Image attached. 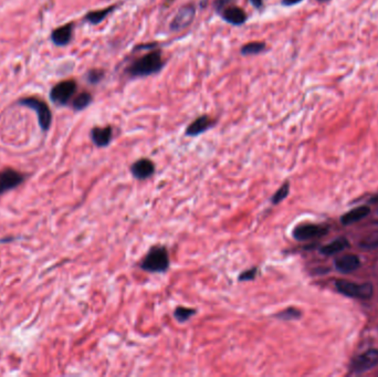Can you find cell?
Here are the masks:
<instances>
[{
	"mask_svg": "<svg viewBox=\"0 0 378 377\" xmlns=\"http://www.w3.org/2000/svg\"><path fill=\"white\" fill-rule=\"evenodd\" d=\"M164 67L160 51H152L136 59L126 69V73L133 78H142L159 72Z\"/></svg>",
	"mask_w": 378,
	"mask_h": 377,
	"instance_id": "1",
	"label": "cell"
},
{
	"mask_svg": "<svg viewBox=\"0 0 378 377\" xmlns=\"http://www.w3.org/2000/svg\"><path fill=\"white\" fill-rule=\"evenodd\" d=\"M170 256L165 247L156 246L153 247L149 254L142 260L139 267L146 272H152V274H160L165 272L170 268Z\"/></svg>",
	"mask_w": 378,
	"mask_h": 377,
	"instance_id": "2",
	"label": "cell"
},
{
	"mask_svg": "<svg viewBox=\"0 0 378 377\" xmlns=\"http://www.w3.org/2000/svg\"><path fill=\"white\" fill-rule=\"evenodd\" d=\"M336 289L342 295L356 299H370L373 296V285L370 283H354L345 280H339L335 283Z\"/></svg>",
	"mask_w": 378,
	"mask_h": 377,
	"instance_id": "3",
	"label": "cell"
},
{
	"mask_svg": "<svg viewBox=\"0 0 378 377\" xmlns=\"http://www.w3.org/2000/svg\"><path fill=\"white\" fill-rule=\"evenodd\" d=\"M20 104H23V106L30 108L37 112L38 121L42 131H48L50 129V125L52 122V114L46 102L37 99V97H28V99L21 100Z\"/></svg>",
	"mask_w": 378,
	"mask_h": 377,
	"instance_id": "4",
	"label": "cell"
},
{
	"mask_svg": "<svg viewBox=\"0 0 378 377\" xmlns=\"http://www.w3.org/2000/svg\"><path fill=\"white\" fill-rule=\"evenodd\" d=\"M76 91V83L72 80H67L58 83L57 86H54L50 92L51 100L60 104V106H65L70 100L72 99Z\"/></svg>",
	"mask_w": 378,
	"mask_h": 377,
	"instance_id": "5",
	"label": "cell"
},
{
	"mask_svg": "<svg viewBox=\"0 0 378 377\" xmlns=\"http://www.w3.org/2000/svg\"><path fill=\"white\" fill-rule=\"evenodd\" d=\"M196 16V7L193 4L181 7L171 23V30L177 32L191 26Z\"/></svg>",
	"mask_w": 378,
	"mask_h": 377,
	"instance_id": "6",
	"label": "cell"
},
{
	"mask_svg": "<svg viewBox=\"0 0 378 377\" xmlns=\"http://www.w3.org/2000/svg\"><path fill=\"white\" fill-rule=\"evenodd\" d=\"M328 233V228L322 225H315V223H305V225H300L294 228L293 237L294 239L299 241L311 240L313 238L324 236Z\"/></svg>",
	"mask_w": 378,
	"mask_h": 377,
	"instance_id": "7",
	"label": "cell"
},
{
	"mask_svg": "<svg viewBox=\"0 0 378 377\" xmlns=\"http://www.w3.org/2000/svg\"><path fill=\"white\" fill-rule=\"evenodd\" d=\"M378 364V350H368L353 360L351 369L354 373H364Z\"/></svg>",
	"mask_w": 378,
	"mask_h": 377,
	"instance_id": "8",
	"label": "cell"
},
{
	"mask_svg": "<svg viewBox=\"0 0 378 377\" xmlns=\"http://www.w3.org/2000/svg\"><path fill=\"white\" fill-rule=\"evenodd\" d=\"M25 180V176L17 171L7 169L0 172V195L9 192L19 186Z\"/></svg>",
	"mask_w": 378,
	"mask_h": 377,
	"instance_id": "9",
	"label": "cell"
},
{
	"mask_svg": "<svg viewBox=\"0 0 378 377\" xmlns=\"http://www.w3.org/2000/svg\"><path fill=\"white\" fill-rule=\"evenodd\" d=\"M131 172L133 174V176L136 179L139 180L147 179L153 176L154 172H155V165H154L152 160L147 158H142L136 160V162L131 166Z\"/></svg>",
	"mask_w": 378,
	"mask_h": 377,
	"instance_id": "10",
	"label": "cell"
},
{
	"mask_svg": "<svg viewBox=\"0 0 378 377\" xmlns=\"http://www.w3.org/2000/svg\"><path fill=\"white\" fill-rule=\"evenodd\" d=\"M221 16L225 22L234 26H241L247 22V13L243 9L239 8L237 6L227 7V8L222 9Z\"/></svg>",
	"mask_w": 378,
	"mask_h": 377,
	"instance_id": "11",
	"label": "cell"
},
{
	"mask_svg": "<svg viewBox=\"0 0 378 377\" xmlns=\"http://www.w3.org/2000/svg\"><path fill=\"white\" fill-rule=\"evenodd\" d=\"M215 121L212 120L209 116L207 115H202L189 125L186 130V135L188 136H197L200 135L204 132L208 131L209 129H212L214 127Z\"/></svg>",
	"mask_w": 378,
	"mask_h": 377,
	"instance_id": "12",
	"label": "cell"
},
{
	"mask_svg": "<svg viewBox=\"0 0 378 377\" xmlns=\"http://www.w3.org/2000/svg\"><path fill=\"white\" fill-rule=\"evenodd\" d=\"M361 266L360 258L355 255H346L335 260V267L343 274H349L357 270Z\"/></svg>",
	"mask_w": 378,
	"mask_h": 377,
	"instance_id": "13",
	"label": "cell"
},
{
	"mask_svg": "<svg viewBox=\"0 0 378 377\" xmlns=\"http://www.w3.org/2000/svg\"><path fill=\"white\" fill-rule=\"evenodd\" d=\"M113 137V130L111 127L107 128H94L91 131V138L97 148H105L108 146Z\"/></svg>",
	"mask_w": 378,
	"mask_h": 377,
	"instance_id": "14",
	"label": "cell"
},
{
	"mask_svg": "<svg viewBox=\"0 0 378 377\" xmlns=\"http://www.w3.org/2000/svg\"><path fill=\"white\" fill-rule=\"evenodd\" d=\"M72 31H73L72 24L62 26L58 28V29H55L51 34L53 44L57 46L68 45L72 38Z\"/></svg>",
	"mask_w": 378,
	"mask_h": 377,
	"instance_id": "15",
	"label": "cell"
},
{
	"mask_svg": "<svg viewBox=\"0 0 378 377\" xmlns=\"http://www.w3.org/2000/svg\"><path fill=\"white\" fill-rule=\"evenodd\" d=\"M369 212H370V209L367 206L357 207L355 209H352V211H349L345 215H343L341 221L343 225H345V226L352 225V223H355L357 221L362 220L363 218H365L366 216L369 214Z\"/></svg>",
	"mask_w": 378,
	"mask_h": 377,
	"instance_id": "16",
	"label": "cell"
},
{
	"mask_svg": "<svg viewBox=\"0 0 378 377\" xmlns=\"http://www.w3.org/2000/svg\"><path fill=\"white\" fill-rule=\"evenodd\" d=\"M347 247H348V241L346 238H338L328 244H326V246L322 247L320 249V253L325 256H332V255L341 253V251L346 249Z\"/></svg>",
	"mask_w": 378,
	"mask_h": 377,
	"instance_id": "17",
	"label": "cell"
},
{
	"mask_svg": "<svg viewBox=\"0 0 378 377\" xmlns=\"http://www.w3.org/2000/svg\"><path fill=\"white\" fill-rule=\"evenodd\" d=\"M114 8H115V7L112 6V7H108V8L102 9V10L91 11L86 16V20H87V22H89L90 24H92V25L100 24L110 15L112 11H113Z\"/></svg>",
	"mask_w": 378,
	"mask_h": 377,
	"instance_id": "18",
	"label": "cell"
},
{
	"mask_svg": "<svg viewBox=\"0 0 378 377\" xmlns=\"http://www.w3.org/2000/svg\"><path fill=\"white\" fill-rule=\"evenodd\" d=\"M265 44L264 43H259V41H255V43H250L244 45L241 48V54L242 55H256L258 53H261L264 51Z\"/></svg>",
	"mask_w": 378,
	"mask_h": 377,
	"instance_id": "19",
	"label": "cell"
},
{
	"mask_svg": "<svg viewBox=\"0 0 378 377\" xmlns=\"http://www.w3.org/2000/svg\"><path fill=\"white\" fill-rule=\"evenodd\" d=\"M92 102V95L88 92H83L75 97L72 103V107L75 111H81L90 106Z\"/></svg>",
	"mask_w": 378,
	"mask_h": 377,
	"instance_id": "20",
	"label": "cell"
},
{
	"mask_svg": "<svg viewBox=\"0 0 378 377\" xmlns=\"http://www.w3.org/2000/svg\"><path fill=\"white\" fill-rule=\"evenodd\" d=\"M195 313H196V310L194 309H188V308H183V306H178V308L174 312V317L178 321V322L184 323L186 322V321L191 319Z\"/></svg>",
	"mask_w": 378,
	"mask_h": 377,
	"instance_id": "21",
	"label": "cell"
},
{
	"mask_svg": "<svg viewBox=\"0 0 378 377\" xmlns=\"http://www.w3.org/2000/svg\"><path fill=\"white\" fill-rule=\"evenodd\" d=\"M289 192H290V184L288 183V181H285V183L277 191V193L272 196L271 198L272 204L277 205L279 204V202H281L284 198L288 197Z\"/></svg>",
	"mask_w": 378,
	"mask_h": 377,
	"instance_id": "22",
	"label": "cell"
},
{
	"mask_svg": "<svg viewBox=\"0 0 378 377\" xmlns=\"http://www.w3.org/2000/svg\"><path fill=\"white\" fill-rule=\"evenodd\" d=\"M360 247L367 250L378 248V234H372L365 237V238L360 242Z\"/></svg>",
	"mask_w": 378,
	"mask_h": 377,
	"instance_id": "23",
	"label": "cell"
},
{
	"mask_svg": "<svg viewBox=\"0 0 378 377\" xmlns=\"http://www.w3.org/2000/svg\"><path fill=\"white\" fill-rule=\"evenodd\" d=\"M276 317L281 320H296L301 318V312L296 308H288L278 313Z\"/></svg>",
	"mask_w": 378,
	"mask_h": 377,
	"instance_id": "24",
	"label": "cell"
},
{
	"mask_svg": "<svg viewBox=\"0 0 378 377\" xmlns=\"http://www.w3.org/2000/svg\"><path fill=\"white\" fill-rule=\"evenodd\" d=\"M104 76V72L102 70H91V71L88 73V81L92 85H96L99 83Z\"/></svg>",
	"mask_w": 378,
	"mask_h": 377,
	"instance_id": "25",
	"label": "cell"
},
{
	"mask_svg": "<svg viewBox=\"0 0 378 377\" xmlns=\"http://www.w3.org/2000/svg\"><path fill=\"white\" fill-rule=\"evenodd\" d=\"M258 275V268H252V269H248L246 271H243L242 274L238 278L239 281H250L254 280V279L257 277Z\"/></svg>",
	"mask_w": 378,
	"mask_h": 377,
	"instance_id": "26",
	"label": "cell"
},
{
	"mask_svg": "<svg viewBox=\"0 0 378 377\" xmlns=\"http://www.w3.org/2000/svg\"><path fill=\"white\" fill-rule=\"evenodd\" d=\"M302 0H282V5L283 6H294L300 4Z\"/></svg>",
	"mask_w": 378,
	"mask_h": 377,
	"instance_id": "27",
	"label": "cell"
},
{
	"mask_svg": "<svg viewBox=\"0 0 378 377\" xmlns=\"http://www.w3.org/2000/svg\"><path fill=\"white\" fill-rule=\"evenodd\" d=\"M250 4L255 7V8H260L262 7V0H250Z\"/></svg>",
	"mask_w": 378,
	"mask_h": 377,
	"instance_id": "28",
	"label": "cell"
},
{
	"mask_svg": "<svg viewBox=\"0 0 378 377\" xmlns=\"http://www.w3.org/2000/svg\"><path fill=\"white\" fill-rule=\"evenodd\" d=\"M318 2L319 3H326V2H328V0H318Z\"/></svg>",
	"mask_w": 378,
	"mask_h": 377,
	"instance_id": "29",
	"label": "cell"
}]
</instances>
